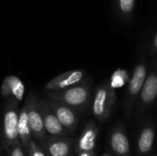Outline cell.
<instances>
[{
	"mask_svg": "<svg viewBox=\"0 0 157 156\" xmlns=\"http://www.w3.org/2000/svg\"><path fill=\"white\" fill-rule=\"evenodd\" d=\"M86 73L83 70H71L58 74L45 85L47 91L63 90L84 82Z\"/></svg>",
	"mask_w": 157,
	"mask_h": 156,
	"instance_id": "cell-10",
	"label": "cell"
},
{
	"mask_svg": "<svg viewBox=\"0 0 157 156\" xmlns=\"http://www.w3.org/2000/svg\"><path fill=\"white\" fill-rule=\"evenodd\" d=\"M28 105L29 122L33 140L42 143L46 137V131L43 124V119L40 107V99L34 92H30L26 99Z\"/></svg>",
	"mask_w": 157,
	"mask_h": 156,
	"instance_id": "cell-6",
	"label": "cell"
},
{
	"mask_svg": "<svg viewBox=\"0 0 157 156\" xmlns=\"http://www.w3.org/2000/svg\"><path fill=\"white\" fill-rule=\"evenodd\" d=\"M48 98L62 102L75 110H86L91 101L92 87L88 81H84L71 87L58 90L47 91Z\"/></svg>",
	"mask_w": 157,
	"mask_h": 156,
	"instance_id": "cell-2",
	"label": "cell"
},
{
	"mask_svg": "<svg viewBox=\"0 0 157 156\" xmlns=\"http://www.w3.org/2000/svg\"><path fill=\"white\" fill-rule=\"evenodd\" d=\"M155 129L152 121L148 120L142 126L136 142L137 156H149L155 145Z\"/></svg>",
	"mask_w": 157,
	"mask_h": 156,
	"instance_id": "cell-13",
	"label": "cell"
},
{
	"mask_svg": "<svg viewBox=\"0 0 157 156\" xmlns=\"http://www.w3.org/2000/svg\"><path fill=\"white\" fill-rule=\"evenodd\" d=\"M149 53L150 55L152 56H155L157 55V31L155 32V36H154V39L152 40V43H151V46L149 48Z\"/></svg>",
	"mask_w": 157,
	"mask_h": 156,
	"instance_id": "cell-19",
	"label": "cell"
},
{
	"mask_svg": "<svg viewBox=\"0 0 157 156\" xmlns=\"http://www.w3.org/2000/svg\"><path fill=\"white\" fill-rule=\"evenodd\" d=\"M25 86L23 82L15 75H7L1 86V95L4 98L14 97L17 102H21L24 97Z\"/></svg>",
	"mask_w": 157,
	"mask_h": 156,
	"instance_id": "cell-14",
	"label": "cell"
},
{
	"mask_svg": "<svg viewBox=\"0 0 157 156\" xmlns=\"http://www.w3.org/2000/svg\"><path fill=\"white\" fill-rule=\"evenodd\" d=\"M47 156H71L73 140L66 136H52L41 143Z\"/></svg>",
	"mask_w": 157,
	"mask_h": 156,
	"instance_id": "cell-12",
	"label": "cell"
},
{
	"mask_svg": "<svg viewBox=\"0 0 157 156\" xmlns=\"http://www.w3.org/2000/svg\"><path fill=\"white\" fill-rule=\"evenodd\" d=\"M46 99L49 106L68 133H73L78 124V116L76 114V110L62 102L48 97Z\"/></svg>",
	"mask_w": 157,
	"mask_h": 156,
	"instance_id": "cell-9",
	"label": "cell"
},
{
	"mask_svg": "<svg viewBox=\"0 0 157 156\" xmlns=\"http://www.w3.org/2000/svg\"><path fill=\"white\" fill-rule=\"evenodd\" d=\"M40 107L46 132L50 136H66L68 131L62 125V123L49 106L47 99H40Z\"/></svg>",
	"mask_w": 157,
	"mask_h": 156,
	"instance_id": "cell-11",
	"label": "cell"
},
{
	"mask_svg": "<svg viewBox=\"0 0 157 156\" xmlns=\"http://www.w3.org/2000/svg\"><path fill=\"white\" fill-rule=\"evenodd\" d=\"M119 17L124 21H130L132 17L135 0H114Z\"/></svg>",
	"mask_w": 157,
	"mask_h": 156,
	"instance_id": "cell-16",
	"label": "cell"
},
{
	"mask_svg": "<svg viewBox=\"0 0 157 156\" xmlns=\"http://www.w3.org/2000/svg\"><path fill=\"white\" fill-rule=\"evenodd\" d=\"M151 156H156V155H151Z\"/></svg>",
	"mask_w": 157,
	"mask_h": 156,
	"instance_id": "cell-21",
	"label": "cell"
},
{
	"mask_svg": "<svg viewBox=\"0 0 157 156\" xmlns=\"http://www.w3.org/2000/svg\"><path fill=\"white\" fill-rule=\"evenodd\" d=\"M10 156H25L24 155V148L21 143L15 144L11 146L9 149Z\"/></svg>",
	"mask_w": 157,
	"mask_h": 156,
	"instance_id": "cell-18",
	"label": "cell"
},
{
	"mask_svg": "<svg viewBox=\"0 0 157 156\" xmlns=\"http://www.w3.org/2000/svg\"><path fill=\"white\" fill-rule=\"evenodd\" d=\"M157 98V59L147 74L135 106V115L141 120L155 104Z\"/></svg>",
	"mask_w": 157,
	"mask_h": 156,
	"instance_id": "cell-4",
	"label": "cell"
},
{
	"mask_svg": "<svg viewBox=\"0 0 157 156\" xmlns=\"http://www.w3.org/2000/svg\"><path fill=\"white\" fill-rule=\"evenodd\" d=\"M29 156H47L46 153L36 143L34 140H32L29 143L28 150L26 151Z\"/></svg>",
	"mask_w": 157,
	"mask_h": 156,
	"instance_id": "cell-17",
	"label": "cell"
},
{
	"mask_svg": "<svg viewBox=\"0 0 157 156\" xmlns=\"http://www.w3.org/2000/svg\"><path fill=\"white\" fill-rule=\"evenodd\" d=\"M148 62H147V47L144 42L141 45L137 63L133 68L132 74L129 80V85L125 96L124 104V116L127 120H130L134 108L137 103L139 94L142 90L144 83L148 74Z\"/></svg>",
	"mask_w": 157,
	"mask_h": 156,
	"instance_id": "cell-1",
	"label": "cell"
},
{
	"mask_svg": "<svg viewBox=\"0 0 157 156\" xmlns=\"http://www.w3.org/2000/svg\"><path fill=\"white\" fill-rule=\"evenodd\" d=\"M18 113L17 101L14 97L6 98L3 118V135L4 143L7 149L20 143L17 132Z\"/></svg>",
	"mask_w": 157,
	"mask_h": 156,
	"instance_id": "cell-5",
	"label": "cell"
},
{
	"mask_svg": "<svg viewBox=\"0 0 157 156\" xmlns=\"http://www.w3.org/2000/svg\"><path fill=\"white\" fill-rule=\"evenodd\" d=\"M17 132L20 143L22 144L25 151L28 150L30 142L33 140L29 122L28 116V105L25 102L24 106L18 113V123H17Z\"/></svg>",
	"mask_w": 157,
	"mask_h": 156,
	"instance_id": "cell-15",
	"label": "cell"
},
{
	"mask_svg": "<svg viewBox=\"0 0 157 156\" xmlns=\"http://www.w3.org/2000/svg\"><path fill=\"white\" fill-rule=\"evenodd\" d=\"M115 102L116 93L112 85L107 81L99 85L92 99L91 110L95 119L100 122L106 121L111 114Z\"/></svg>",
	"mask_w": 157,
	"mask_h": 156,
	"instance_id": "cell-3",
	"label": "cell"
},
{
	"mask_svg": "<svg viewBox=\"0 0 157 156\" xmlns=\"http://www.w3.org/2000/svg\"><path fill=\"white\" fill-rule=\"evenodd\" d=\"M98 138V129L93 121H88L84 127L79 138L75 143L77 156H96L95 149Z\"/></svg>",
	"mask_w": 157,
	"mask_h": 156,
	"instance_id": "cell-7",
	"label": "cell"
},
{
	"mask_svg": "<svg viewBox=\"0 0 157 156\" xmlns=\"http://www.w3.org/2000/svg\"><path fill=\"white\" fill-rule=\"evenodd\" d=\"M0 156H1V154H0Z\"/></svg>",
	"mask_w": 157,
	"mask_h": 156,
	"instance_id": "cell-22",
	"label": "cell"
},
{
	"mask_svg": "<svg viewBox=\"0 0 157 156\" xmlns=\"http://www.w3.org/2000/svg\"><path fill=\"white\" fill-rule=\"evenodd\" d=\"M109 148L110 155L132 156L129 137L121 123H117L110 130L109 134Z\"/></svg>",
	"mask_w": 157,
	"mask_h": 156,
	"instance_id": "cell-8",
	"label": "cell"
},
{
	"mask_svg": "<svg viewBox=\"0 0 157 156\" xmlns=\"http://www.w3.org/2000/svg\"><path fill=\"white\" fill-rule=\"evenodd\" d=\"M101 156H112V155H110L109 154H103Z\"/></svg>",
	"mask_w": 157,
	"mask_h": 156,
	"instance_id": "cell-20",
	"label": "cell"
}]
</instances>
